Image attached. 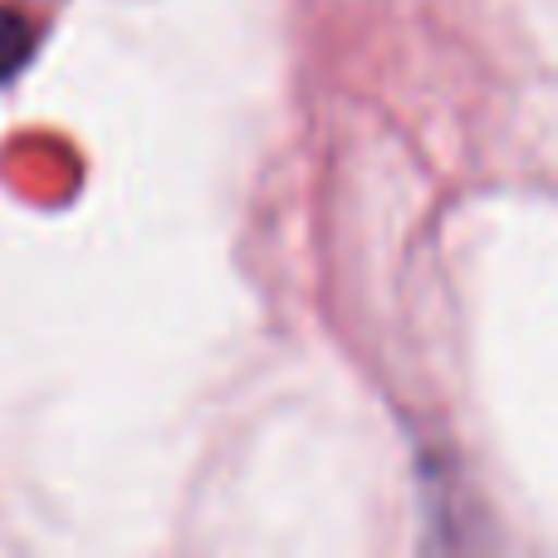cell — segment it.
I'll return each mask as SVG.
<instances>
[{
    "mask_svg": "<svg viewBox=\"0 0 558 558\" xmlns=\"http://www.w3.org/2000/svg\"><path fill=\"white\" fill-rule=\"evenodd\" d=\"M29 54H35V25L20 10L0 5V84H10L29 64Z\"/></svg>",
    "mask_w": 558,
    "mask_h": 558,
    "instance_id": "obj_1",
    "label": "cell"
}]
</instances>
